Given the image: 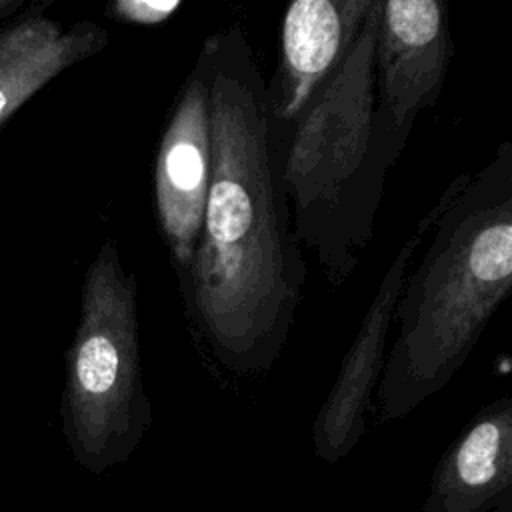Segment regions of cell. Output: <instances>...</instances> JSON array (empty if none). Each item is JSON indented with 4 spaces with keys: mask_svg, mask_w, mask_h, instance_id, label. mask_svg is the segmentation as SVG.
<instances>
[{
    "mask_svg": "<svg viewBox=\"0 0 512 512\" xmlns=\"http://www.w3.org/2000/svg\"><path fill=\"white\" fill-rule=\"evenodd\" d=\"M210 184L180 292L196 354L214 376L254 380L282 356L306 284L278 166V128L260 62L240 22L204 38Z\"/></svg>",
    "mask_w": 512,
    "mask_h": 512,
    "instance_id": "6da1fadb",
    "label": "cell"
},
{
    "mask_svg": "<svg viewBox=\"0 0 512 512\" xmlns=\"http://www.w3.org/2000/svg\"><path fill=\"white\" fill-rule=\"evenodd\" d=\"M398 304L374 392L378 424L444 390L512 290V144L506 140L436 218Z\"/></svg>",
    "mask_w": 512,
    "mask_h": 512,
    "instance_id": "7a4b0ae2",
    "label": "cell"
},
{
    "mask_svg": "<svg viewBox=\"0 0 512 512\" xmlns=\"http://www.w3.org/2000/svg\"><path fill=\"white\" fill-rule=\"evenodd\" d=\"M380 2L372 0L340 66L288 124H276L294 232L332 288L348 282L372 244L388 172L404 152L376 114Z\"/></svg>",
    "mask_w": 512,
    "mask_h": 512,
    "instance_id": "3957f363",
    "label": "cell"
},
{
    "mask_svg": "<svg viewBox=\"0 0 512 512\" xmlns=\"http://www.w3.org/2000/svg\"><path fill=\"white\" fill-rule=\"evenodd\" d=\"M60 416L72 460L96 476L126 464L152 428L138 282L114 238L100 244L84 270L78 322L64 356Z\"/></svg>",
    "mask_w": 512,
    "mask_h": 512,
    "instance_id": "277c9868",
    "label": "cell"
},
{
    "mask_svg": "<svg viewBox=\"0 0 512 512\" xmlns=\"http://www.w3.org/2000/svg\"><path fill=\"white\" fill-rule=\"evenodd\" d=\"M470 172L456 174L432 206L414 222L386 268L370 306L350 342L334 382L322 400L312 424L314 454L336 464L346 458L366 434L368 412L386 360V344L394 324V308L402 294L406 276L428 238L440 212L464 188Z\"/></svg>",
    "mask_w": 512,
    "mask_h": 512,
    "instance_id": "5b68a950",
    "label": "cell"
},
{
    "mask_svg": "<svg viewBox=\"0 0 512 512\" xmlns=\"http://www.w3.org/2000/svg\"><path fill=\"white\" fill-rule=\"evenodd\" d=\"M210 166L208 80L204 62L196 56L166 116L152 168L156 228L166 248L178 294L186 286L198 246Z\"/></svg>",
    "mask_w": 512,
    "mask_h": 512,
    "instance_id": "8992f818",
    "label": "cell"
},
{
    "mask_svg": "<svg viewBox=\"0 0 512 512\" xmlns=\"http://www.w3.org/2000/svg\"><path fill=\"white\" fill-rule=\"evenodd\" d=\"M452 56V34L442 2H380L374 44L376 114L402 148L416 118L438 102Z\"/></svg>",
    "mask_w": 512,
    "mask_h": 512,
    "instance_id": "52a82bcc",
    "label": "cell"
},
{
    "mask_svg": "<svg viewBox=\"0 0 512 512\" xmlns=\"http://www.w3.org/2000/svg\"><path fill=\"white\" fill-rule=\"evenodd\" d=\"M370 6L372 0H296L286 6L278 70L266 82L276 124H288L340 66Z\"/></svg>",
    "mask_w": 512,
    "mask_h": 512,
    "instance_id": "ba28073f",
    "label": "cell"
},
{
    "mask_svg": "<svg viewBox=\"0 0 512 512\" xmlns=\"http://www.w3.org/2000/svg\"><path fill=\"white\" fill-rule=\"evenodd\" d=\"M512 502V398L482 406L442 452L422 512H494Z\"/></svg>",
    "mask_w": 512,
    "mask_h": 512,
    "instance_id": "9c48e42d",
    "label": "cell"
},
{
    "mask_svg": "<svg viewBox=\"0 0 512 512\" xmlns=\"http://www.w3.org/2000/svg\"><path fill=\"white\" fill-rule=\"evenodd\" d=\"M46 6L32 4L0 26V128L48 82L110 44L100 24L82 20L64 28L44 14Z\"/></svg>",
    "mask_w": 512,
    "mask_h": 512,
    "instance_id": "30bf717a",
    "label": "cell"
},
{
    "mask_svg": "<svg viewBox=\"0 0 512 512\" xmlns=\"http://www.w3.org/2000/svg\"><path fill=\"white\" fill-rule=\"evenodd\" d=\"M182 8V0H112L104 14L108 20L132 26H160Z\"/></svg>",
    "mask_w": 512,
    "mask_h": 512,
    "instance_id": "8fae6325",
    "label": "cell"
},
{
    "mask_svg": "<svg viewBox=\"0 0 512 512\" xmlns=\"http://www.w3.org/2000/svg\"><path fill=\"white\" fill-rule=\"evenodd\" d=\"M22 6H24L22 0H0V22L12 20L20 12Z\"/></svg>",
    "mask_w": 512,
    "mask_h": 512,
    "instance_id": "7c38bea8",
    "label": "cell"
}]
</instances>
